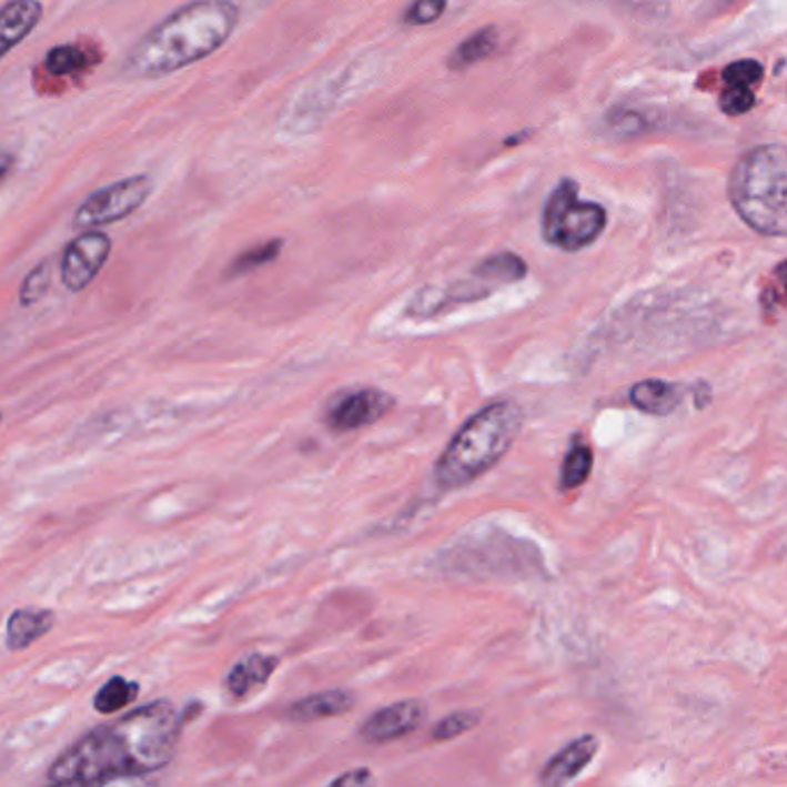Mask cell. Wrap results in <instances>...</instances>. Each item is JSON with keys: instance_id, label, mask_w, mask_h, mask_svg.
<instances>
[{"instance_id": "1", "label": "cell", "mask_w": 787, "mask_h": 787, "mask_svg": "<svg viewBox=\"0 0 787 787\" xmlns=\"http://www.w3.org/2000/svg\"><path fill=\"white\" fill-rule=\"evenodd\" d=\"M185 716L171 703L153 705L98 725L51 765L56 785H107L164 769L176 755Z\"/></svg>"}, {"instance_id": "2", "label": "cell", "mask_w": 787, "mask_h": 787, "mask_svg": "<svg viewBox=\"0 0 787 787\" xmlns=\"http://www.w3.org/2000/svg\"><path fill=\"white\" fill-rule=\"evenodd\" d=\"M239 17L231 0H192L132 47L125 70L139 79H158L199 63L231 38Z\"/></svg>"}, {"instance_id": "3", "label": "cell", "mask_w": 787, "mask_h": 787, "mask_svg": "<svg viewBox=\"0 0 787 787\" xmlns=\"http://www.w3.org/2000/svg\"><path fill=\"white\" fill-rule=\"evenodd\" d=\"M522 410L511 400L492 402L466 421L434 464V483L444 492L466 487L487 474L513 446Z\"/></svg>"}, {"instance_id": "4", "label": "cell", "mask_w": 787, "mask_h": 787, "mask_svg": "<svg viewBox=\"0 0 787 787\" xmlns=\"http://www.w3.org/2000/svg\"><path fill=\"white\" fill-rule=\"evenodd\" d=\"M737 215L760 236H787V145L769 143L748 151L727 183Z\"/></svg>"}, {"instance_id": "5", "label": "cell", "mask_w": 787, "mask_h": 787, "mask_svg": "<svg viewBox=\"0 0 787 787\" xmlns=\"http://www.w3.org/2000/svg\"><path fill=\"white\" fill-rule=\"evenodd\" d=\"M605 222V209L592 201H579L577 183L566 179L555 188L545 203L543 239L552 248L577 252L601 236Z\"/></svg>"}, {"instance_id": "6", "label": "cell", "mask_w": 787, "mask_h": 787, "mask_svg": "<svg viewBox=\"0 0 787 787\" xmlns=\"http://www.w3.org/2000/svg\"><path fill=\"white\" fill-rule=\"evenodd\" d=\"M153 183L149 176H130L125 181L113 183L85 199L74 213V226L95 229L104 224L119 222L137 213L143 201L151 196Z\"/></svg>"}, {"instance_id": "7", "label": "cell", "mask_w": 787, "mask_h": 787, "mask_svg": "<svg viewBox=\"0 0 787 787\" xmlns=\"http://www.w3.org/2000/svg\"><path fill=\"white\" fill-rule=\"evenodd\" d=\"M395 397L382 389H356L349 391L331 402L326 410L329 430L344 434L382 421L393 412Z\"/></svg>"}, {"instance_id": "8", "label": "cell", "mask_w": 787, "mask_h": 787, "mask_svg": "<svg viewBox=\"0 0 787 787\" xmlns=\"http://www.w3.org/2000/svg\"><path fill=\"white\" fill-rule=\"evenodd\" d=\"M111 252V239L102 231H85L74 239L61 259V280L70 291L89 286Z\"/></svg>"}, {"instance_id": "9", "label": "cell", "mask_w": 787, "mask_h": 787, "mask_svg": "<svg viewBox=\"0 0 787 787\" xmlns=\"http://www.w3.org/2000/svg\"><path fill=\"white\" fill-rule=\"evenodd\" d=\"M425 718V705L418 699H404V703L389 705L374 712L359 730L361 741L379 746L412 735Z\"/></svg>"}, {"instance_id": "10", "label": "cell", "mask_w": 787, "mask_h": 787, "mask_svg": "<svg viewBox=\"0 0 787 787\" xmlns=\"http://www.w3.org/2000/svg\"><path fill=\"white\" fill-rule=\"evenodd\" d=\"M598 750V739L594 735L577 737L568 746H564L552 760L543 767L538 783L547 787H559L571 780H575L582 771L587 769V765L594 760V755Z\"/></svg>"}, {"instance_id": "11", "label": "cell", "mask_w": 787, "mask_h": 787, "mask_svg": "<svg viewBox=\"0 0 787 787\" xmlns=\"http://www.w3.org/2000/svg\"><path fill=\"white\" fill-rule=\"evenodd\" d=\"M42 19L40 0H8L0 12V40H3V56L21 44L28 33Z\"/></svg>"}, {"instance_id": "12", "label": "cell", "mask_w": 787, "mask_h": 787, "mask_svg": "<svg viewBox=\"0 0 787 787\" xmlns=\"http://www.w3.org/2000/svg\"><path fill=\"white\" fill-rule=\"evenodd\" d=\"M356 705L354 693L335 688V690H324L316 695H307L299 703L291 705L286 709V718L294 723H312V720H324L333 716H342Z\"/></svg>"}, {"instance_id": "13", "label": "cell", "mask_w": 787, "mask_h": 787, "mask_svg": "<svg viewBox=\"0 0 787 787\" xmlns=\"http://www.w3.org/2000/svg\"><path fill=\"white\" fill-rule=\"evenodd\" d=\"M56 624L51 609H36V607H21L14 609L8 628H6V645L12 652H21L26 647L36 645L40 637H44Z\"/></svg>"}, {"instance_id": "14", "label": "cell", "mask_w": 787, "mask_h": 787, "mask_svg": "<svg viewBox=\"0 0 787 787\" xmlns=\"http://www.w3.org/2000/svg\"><path fill=\"white\" fill-rule=\"evenodd\" d=\"M280 665L278 656L271 654H250L245 658H241L236 665L229 669L226 675V690L233 697H245L250 695L254 688L266 686L271 675L275 673V667Z\"/></svg>"}, {"instance_id": "15", "label": "cell", "mask_w": 787, "mask_h": 787, "mask_svg": "<svg viewBox=\"0 0 787 787\" xmlns=\"http://www.w3.org/2000/svg\"><path fill=\"white\" fill-rule=\"evenodd\" d=\"M630 404L637 406L639 412L652 414V416H669L679 410L684 389L675 386L663 379H647V382H639L630 389L628 393Z\"/></svg>"}, {"instance_id": "16", "label": "cell", "mask_w": 787, "mask_h": 787, "mask_svg": "<svg viewBox=\"0 0 787 787\" xmlns=\"http://www.w3.org/2000/svg\"><path fill=\"white\" fill-rule=\"evenodd\" d=\"M527 264H524V259L513 254V252H502L487 256L485 261L474 269V278L478 282H487L490 286L494 284H511V282H519L524 275H527Z\"/></svg>"}, {"instance_id": "17", "label": "cell", "mask_w": 787, "mask_h": 787, "mask_svg": "<svg viewBox=\"0 0 787 787\" xmlns=\"http://www.w3.org/2000/svg\"><path fill=\"white\" fill-rule=\"evenodd\" d=\"M494 49H497V28H483V31L466 38L448 58V68L460 72L481 63Z\"/></svg>"}, {"instance_id": "18", "label": "cell", "mask_w": 787, "mask_h": 787, "mask_svg": "<svg viewBox=\"0 0 787 787\" xmlns=\"http://www.w3.org/2000/svg\"><path fill=\"white\" fill-rule=\"evenodd\" d=\"M139 695V684L125 677H111L95 695V712L98 714H119L130 707Z\"/></svg>"}, {"instance_id": "19", "label": "cell", "mask_w": 787, "mask_h": 787, "mask_svg": "<svg viewBox=\"0 0 787 787\" xmlns=\"http://www.w3.org/2000/svg\"><path fill=\"white\" fill-rule=\"evenodd\" d=\"M594 466V455L592 448L582 442H575L562 464V476H559V490L562 492H571L575 487H579L582 483H587L589 474Z\"/></svg>"}, {"instance_id": "20", "label": "cell", "mask_w": 787, "mask_h": 787, "mask_svg": "<svg viewBox=\"0 0 787 787\" xmlns=\"http://www.w3.org/2000/svg\"><path fill=\"white\" fill-rule=\"evenodd\" d=\"M282 252V241L273 239L269 243H261L248 252H243L241 256L233 259V264L229 269V275H241V273H250L259 266H266L271 261Z\"/></svg>"}, {"instance_id": "21", "label": "cell", "mask_w": 787, "mask_h": 787, "mask_svg": "<svg viewBox=\"0 0 787 787\" xmlns=\"http://www.w3.org/2000/svg\"><path fill=\"white\" fill-rule=\"evenodd\" d=\"M483 714L476 712V709H466V712H455L451 716H446L444 720H440L434 725V730H432V739L434 741H448V739H455L464 733H470L472 727H476L481 723Z\"/></svg>"}, {"instance_id": "22", "label": "cell", "mask_w": 787, "mask_h": 787, "mask_svg": "<svg viewBox=\"0 0 787 787\" xmlns=\"http://www.w3.org/2000/svg\"><path fill=\"white\" fill-rule=\"evenodd\" d=\"M44 68L56 74V77H65V74H74L79 70L85 68V56L77 49V47H56L47 53Z\"/></svg>"}, {"instance_id": "23", "label": "cell", "mask_w": 787, "mask_h": 787, "mask_svg": "<svg viewBox=\"0 0 787 787\" xmlns=\"http://www.w3.org/2000/svg\"><path fill=\"white\" fill-rule=\"evenodd\" d=\"M49 284H51V264H49V261H44V264H40L38 269H33L31 273H28V278L23 280L21 291H19L21 305L28 307V305L38 303V301L47 294Z\"/></svg>"}, {"instance_id": "24", "label": "cell", "mask_w": 787, "mask_h": 787, "mask_svg": "<svg viewBox=\"0 0 787 787\" xmlns=\"http://www.w3.org/2000/svg\"><path fill=\"white\" fill-rule=\"evenodd\" d=\"M718 104L727 115H741L755 107V95L750 85H727Z\"/></svg>"}, {"instance_id": "25", "label": "cell", "mask_w": 787, "mask_h": 787, "mask_svg": "<svg viewBox=\"0 0 787 787\" xmlns=\"http://www.w3.org/2000/svg\"><path fill=\"white\" fill-rule=\"evenodd\" d=\"M765 68L757 61H737L723 70V81L727 85H753L763 79Z\"/></svg>"}, {"instance_id": "26", "label": "cell", "mask_w": 787, "mask_h": 787, "mask_svg": "<svg viewBox=\"0 0 787 787\" xmlns=\"http://www.w3.org/2000/svg\"><path fill=\"white\" fill-rule=\"evenodd\" d=\"M446 10V0H414L412 8L404 12V21L410 26L434 23Z\"/></svg>"}, {"instance_id": "27", "label": "cell", "mask_w": 787, "mask_h": 787, "mask_svg": "<svg viewBox=\"0 0 787 787\" xmlns=\"http://www.w3.org/2000/svg\"><path fill=\"white\" fill-rule=\"evenodd\" d=\"M643 130V121H639V115L633 111H619L615 115V132L619 134H637Z\"/></svg>"}, {"instance_id": "28", "label": "cell", "mask_w": 787, "mask_h": 787, "mask_svg": "<svg viewBox=\"0 0 787 787\" xmlns=\"http://www.w3.org/2000/svg\"><path fill=\"white\" fill-rule=\"evenodd\" d=\"M374 783H376V778L367 769L346 771V774H342V776L331 780V785H374Z\"/></svg>"}, {"instance_id": "29", "label": "cell", "mask_w": 787, "mask_h": 787, "mask_svg": "<svg viewBox=\"0 0 787 787\" xmlns=\"http://www.w3.org/2000/svg\"><path fill=\"white\" fill-rule=\"evenodd\" d=\"M776 278H778L780 286L787 291V261H783V264H778V269H776Z\"/></svg>"}]
</instances>
